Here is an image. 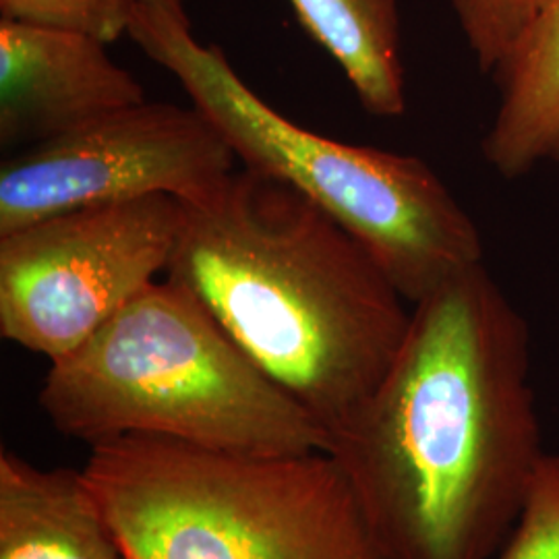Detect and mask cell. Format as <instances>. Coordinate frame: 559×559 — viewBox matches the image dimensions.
Returning a JSON list of instances; mask_svg holds the SVG:
<instances>
[{"instance_id":"obj_6","label":"cell","mask_w":559,"mask_h":559,"mask_svg":"<svg viewBox=\"0 0 559 559\" xmlns=\"http://www.w3.org/2000/svg\"><path fill=\"white\" fill-rule=\"evenodd\" d=\"M182 224L170 195L90 205L0 237V336L67 357L166 274Z\"/></svg>"},{"instance_id":"obj_4","label":"cell","mask_w":559,"mask_h":559,"mask_svg":"<svg viewBox=\"0 0 559 559\" xmlns=\"http://www.w3.org/2000/svg\"><path fill=\"white\" fill-rule=\"evenodd\" d=\"M127 36L179 80L240 166L288 182L348 228L411 305L483 263V239L438 173L417 156L355 145L286 119L191 21L135 0Z\"/></svg>"},{"instance_id":"obj_7","label":"cell","mask_w":559,"mask_h":559,"mask_svg":"<svg viewBox=\"0 0 559 559\" xmlns=\"http://www.w3.org/2000/svg\"><path fill=\"white\" fill-rule=\"evenodd\" d=\"M237 154L200 108L141 102L23 150L0 168V237L90 205L207 198Z\"/></svg>"},{"instance_id":"obj_14","label":"cell","mask_w":559,"mask_h":559,"mask_svg":"<svg viewBox=\"0 0 559 559\" xmlns=\"http://www.w3.org/2000/svg\"><path fill=\"white\" fill-rule=\"evenodd\" d=\"M135 0H0L2 20L73 29L98 40L127 34Z\"/></svg>"},{"instance_id":"obj_12","label":"cell","mask_w":559,"mask_h":559,"mask_svg":"<svg viewBox=\"0 0 559 559\" xmlns=\"http://www.w3.org/2000/svg\"><path fill=\"white\" fill-rule=\"evenodd\" d=\"M543 0H452L460 29L485 75H496Z\"/></svg>"},{"instance_id":"obj_15","label":"cell","mask_w":559,"mask_h":559,"mask_svg":"<svg viewBox=\"0 0 559 559\" xmlns=\"http://www.w3.org/2000/svg\"><path fill=\"white\" fill-rule=\"evenodd\" d=\"M140 2L152 7V9H156V11L166 13V15H170V17H175V20L189 21L187 13H185L182 0H140Z\"/></svg>"},{"instance_id":"obj_11","label":"cell","mask_w":559,"mask_h":559,"mask_svg":"<svg viewBox=\"0 0 559 559\" xmlns=\"http://www.w3.org/2000/svg\"><path fill=\"white\" fill-rule=\"evenodd\" d=\"M302 29L338 62L360 106L381 119L406 112L399 0H288Z\"/></svg>"},{"instance_id":"obj_3","label":"cell","mask_w":559,"mask_h":559,"mask_svg":"<svg viewBox=\"0 0 559 559\" xmlns=\"http://www.w3.org/2000/svg\"><path fill=\"white\" fill-rule=\"evenodd\" d=\"M90 448L124 438L233 454L325 452L328 431L251 360L193 293L152 282L67 357L38 394Z\"/></svg>"},{"instance_id":"obj_2","label":"cell","mask_w":559,"mask_h":559,"mask_svg":"<svg viewBox=\"0 0 559 559\" xmlns=\"http://www.w3.org/2000/svg\"><path fill=\"white\" fill-rule=\"evenodd\" d=\"M166 278L330 431L392 367L413 305L348 228L288 182L240 166L182 203Z\"/></svg>"},{"instance_id":"obj_13","label":"cell","mask_w":559,"mask_h":559,"mask_svg":"<svg viewBox=\"0 0 559 559\" xmlns=\"http://www.w3.org/2000/svg\"><path fill=\"white\" fill-rule=\"evenodd\" d=\"M498 559H559V454H545Z\"/></svg>"},{"instance_id":"obj_5","label":"cell","mask_w":559,"mask_h":559,"mask_svg":"<svg viewBox=\"0 0 559 559\" xmlns=\"http://www.w3.org/2000/svg\"><path fill=\"white\" fill-rule=\"evenodd\" d=\"M81 475L124 559H380L325 452L124 438L94 445Z\"/></svg>"},{"instance_id":"obj_8","label":"cell","mask_w":559,"mask_h":559,"mask_svg":"<svg viewBox=\"0 0 559 559\" xmlns=\"http://www.w3.org/2000/svg\"><path fill=\"white\" fill-rule=\"evenodd\" d=\"M106 46L73 29L0 21V145L27 150L145 102Z\"/></svg>"},{"instance_id":"obj_10","label":"cell","mask_w":559,"mask_h":559,"mask_svg":"<svg viewBox=\"0 0 559 559\" xmlns=\"http://www.w3.org/2000/svg\"><path fill=\"white\" fill-rule=\"evenodd\" d=\"M493 80L500 106L483 154L501 177L516 179L559 162V0H543Z\"/></svg>"},{"instance_id":"obj_1","label":"cell","mask_w":559,"mask_h":559,"mask_svg":"<svg viewBox=\"0 0 559 559\" xmlns=\"http://www.w3.org/2000/svg\"><path fill=\"white\" fill-rule=\"evenodd\" d=\"M380 559H493L545 459L531 334L479 263L413 305L376 392L328 431Z\"/></svg>"},{"instance_id":"obj_9","label":"cell","mask_w":559,"mask_h":559,"mask_svg":"<svg viewBox=\"0 0 559 559\" xmlns=\"http://www.w3.org/2000/svg\"><path fill=\"white\" fill-rule=\"evenodd\" d=\"M0 559H124L81 471L0 452Z\"/></svg>"}]
</instances>
